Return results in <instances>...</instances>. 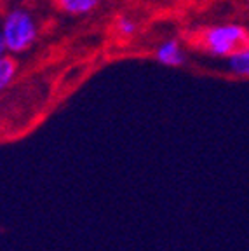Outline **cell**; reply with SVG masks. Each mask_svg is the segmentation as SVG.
<instances>
[{"instance_id":"1","label":"cell","mask_w":249,"mask_h":251,"mask_svg":"<svg viewBox=\"0 0 249 251\" xmlns=\"http://www.w3.org/2000/svg\"><path fill=\"white\" fill-rule=\"evenodd\" d=\"M40 26L37 16L25 5H12L0 21V35L9 54H23L35 46Z\"/></svg>"},{"instance_id":"2","label":"cell","mask_w":249,"mask_h":251,"mask_svg":"<svg viewBox=\"0 0 249 251\" xmlns=\"http://www.w3.org/2000/svg\"><path fill=\"white\" fill-rule=\"evenodd\" d=\"M195 44L211 58L226 59L241 47L249 46V30L241 23L211 25L199 31Z\"/></svg>"},{"instance_id":"3","label":"cell","mask_w":249,"mask_h":251,"mask_svg":"<svg viewBox=\"0 0 249 251\" xmlns=\"http://www.w3.org/2000/svg\"><path fill=\"white\" fill-rule=\"evenodd\" d=\"M153 58L164 67H183L187 61V52L179 39H166L155 47Z\"/></svg>"},{"instance_id":"4","label":"cell","mask_w":249,"mask_h":251,"mask_svg":"<svg viewBox=\"0 0 249 251\" xmlns=\"http://www.w3.org/2000/svg\"><path fill=\"white\" fill-rule=\"evenodd\" d=\"M225 68L230 75L239 78H249V46L241 47L225 59Z\"/></svg>"},{"instance_id":"5","label":"cell","mask_w":249,"mask_h":251,"mask_svg":"<svg viewBox=\"0 0 249 251\" xmlns=\"http://www.w3.org/2000/svg\"><path fill=\"white\" fill-rule=\"evenodd\" d=\"M56 7L68 16H86L96 11L101 0H54Z\"/></svg>"},{"instance_id":"6","label":"cell","mask_w":249,"mask_h":251,"mask_svg":"<svg viewBox=\"0 0 249 251\" xmlns=\"http://www.w3.org/2000/svg\"><path fill=\"white\" fill-rule=\"evenodd\" d=\"M18 77V61L12 54L0 58V94L7 91Z\"/></svg>"},{"instance_id":"7","label":"cell","mask_w":249,"mask_h":251,"mask_svg":"<svg viewBox=\"0 0 249 251\" xmlns=\"http://www.w3.org/2000/svg\"><path fill=\"white\" fill-rule=\"evenodd\" d=\"M115 31L122 39H131L136 35L138 31V21L131 16H119L115 21Z\"/></svg>"},{"instance_id":"8","label":"cell","mask_w":249,"mask_h":251,"mask_svg":"<svg viewBox=\"0 0 249 251\" xmlns=\"http://www.w3.org/2000/svg\"><path fill=\"white\" fill-rule=\"evenodd\" d=\"M5 54H9V52H7V49H5L4 39H2V35H0V58H2V56H5Z\"/></svg>"},{"instance_id":"9","label":"cell","mask_w":249,"mask_h":251,"mask_svg":"<svg viewBox=\"0 0 249 251\" xmlns=\"http://www.w3.org/2000/svg\"><path fill=\"white\" fill-rule=\"evenodd\" d=\"M0 2H12V4H23L26 0H0Z\"/></svg>"},{"instance_id":"10","label":"cell","mask_w":249,"mask_h":251,"mask_svg":"<svg viewBox=\"0 0 249 251\" xmlns=\"http://www.w3.org/2000/svg\"><path fill=\"white\" fill-rule=\"evenodd\" d=\"M248 11H249V0H248Z\"/></svg>"}]
</instances>
